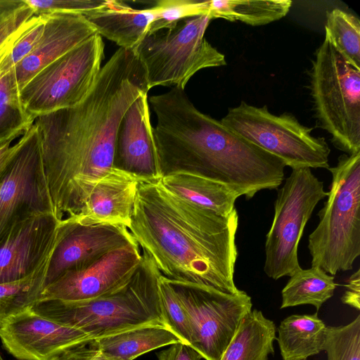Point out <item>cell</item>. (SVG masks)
I'll list each match as a JSON object with an SVG mask.
<instances>
[{
  "label": "cell",
  "instance_id": "obj_17",
  "mask_svg": "<svg viewBox=\"0 0 360 360\" xmlns=\"http://www.w3.org/2000/svg\"><path fill=\"white\" fill-rule=\"evenodd\" d=\"M153 129L148 93H144L129 106L120 122L115 166L142 177L162 176Z\"/></svg>",
  "mask_w": 360,
  "mask_h": 360
},
{
  "label": "cell",
  "instance_id": "obj_32",
  "mask_svg": "<svg viewBox=\"0 0 360 360\" xmlns=\"http://www.w3.org/2000/svg\"><path fill=\"white\" fill-rule=\"evenodd\" d=\"M44 22V15H34L27 21L10 51L0 60V78L33 51L43 33Z\"/></svg>",
  "mask_w": 360,
  "mask_h": 360
},
{
  "label": "cell",
  "instance_id": "obj_5",
  "mask_svg": "<svg viewBox=\"0 0 360 360\" xmlns=\"http://www.w3.org/2000/svg\"><path fill=\"white\" fill-rule=\"evenodd\" d=\"M319 221L309 236L311 266L331 276L351 270L360 255V152L339 157Z\"/></svg>",
  "mask_w": 360,
  "mask_h": 360
},
{
  "label": "cell",
  "instance_id": "obj_2",
  "mask_svg": "<svg viewBox=\"0 0 360 360\" xmlns=\"http://www.w3.org/2000/svg\"><path fill=\"white\" fill-rule=\"evenodd\" d=\"M160 176L139 181L128 229L134 239L167 278L237 293L236 209L222 216L199 207L168 190Z\"/></svg>",
  "mask_w": 360,
  "mask_h": 360
},
{
  "label": "cell",
  "instance_id": "obj_33",
  "mask_svg": "<svg viewBox=\"0 0 360 360\" xmlns=\"http://www.w3.org/2000/svg\"><path fill=\"white\" fill-rule=\"evenodd\" d=\"M155 18L148 32H153L175 25L179 20L200 15V1L195 0H161L152 6Z\"/></svg>",
  "mask_w": 360,
  "mask_h": 360
},
{
  "label": "cell",
  "instance_id": "obj_39",
  "mask_svg": "<svg viewBox=\"0 0 360 360\" xmlns=\"http://www.w3.org/2000/svg\"><path fill=\"white\" fill-rule=\"evenodd\" d=\"M11 143L8 141L0 145V176L15 148V144L11 146Z\"/></svg>",
  "mask_w": 360,
  "mask_h": 360
},
{
  "label": "cell",
  "instance_id": "obj_24",
  "mask_svg": "<svg viewBox=\"0 0 360 360\" xmlns=\"http://www.w3.org/2000/svg\"><path fill=\"white\" fill-rule=\"evenodd\" d=\"M292 6L290 0H210L200 1L201 15L211 20L223 18L258 26L285 16Z\"/></svg>",
  "mask_w": 360,
  "mask_h": 360
},
{
  "label": "cell",
  "instance_id": "obj_37",
  "mask_svg": "<svg viewBox=\"0 0 360 360\" xmlns=\"http://www.w3.org/2000/svg\"><path fill=\"white\" fill-rule=\"evenodd\" d=\"M158 360H201L202 356L188 345L179 342L170 345L169 347L160 351Z\"/></svg>",
  "mask_w": 360,
  "mask_h": 360
},
{
  "label": "cell",
  "instance_id": "obj_21",
  "mask_svg": "<svg viewBox=\"0 0 360 360\" xmlns=\"http://www.w3.org/2000/svg\"><path fill=\"white\" fill-rule=\"evenodd\" d=\"M160 181L168 190L187 202L222 216L231 213L240 197L226 185L186 169L167 172L160 176Z\"/></svg>",
  "mask_w": 360,
  "mask_h": 360
},
{
  "label": "cell",
  "instance_id": "obj_9",
  "mask_svg": "<svg viewBox=\"0 0 360 360\" xmlns=\"http://www.w3.org/2000/svg\"><path fill=\"white\" fill-rule=\"evenodd\" d=\"M328 196L323 184L310 168H293L277 189L274 215L266 236L264 271L278 280L301 267L298 245L304 227L318 202Z\"/></svg>",
  "mask_w": 360,
  "mask_h": 360
},
{
  "label": "cell",
  "instance_id": "obj_3",
  "mask_svg": "<svg viewBox=\"0 0 360 360\" xmlns=\"http://www.w3.org/2000/svg\"><path fill=\"white\" fill-rule=\"evenodd\" d=\"M156 115L153 129L162 174L186 169L211 179L247 200L277 189L285 164L198 110L184 90L172 87L148 99Z\"/></svg>",
  "mask_w": 360,
  "mask_h": 360
},
{
  "label": "cell",
  "instance_id": "obj_34",
  "mask_svg": "<svg viewBox=\"0 0 360 360\" xmlns=\"http://www.w3.org/2000/svg\"><path fill=\"white\" fill-rule=\"evenodd\" d=\"M34 15L25 0H11L0 10V49Z\"/></svg>",
  "mask_w": 360,
  "mask_h": 360
},
{
  "label": "cell",
  "instance_id": "obj_35",
  "mask_svg": "<svg viewBox=\"0 0 360 360\" xmlns=\"http://www.w3.org/2000/svg\"><path fill=\"white\" fill-rule=\"evenodd\" d=\"M34 15L55 13H84L105 4L107 0H25Z\"/></svg>",
  "mask_w": 360,
  "mask_h": 360
},
{
  "label": "cell",
  "instance_id": "obj_7",
  "mask_svg": "<svg viewBox=\"0 0 360 360\" xmlns=\"http://www.w3.org/2000/svg\"><path fill=\"white\" fill-rule=\"evenodd\" d=\"M210 20L207 15L188 17L145 35L133 50L145 68L150 89L162 86L184 90L199 70L226 64L224 55L204 37Z\"/></svg>",
  "mask_w": 360,
  "mask_h": 360
},
{
  "label": "cell",
  "instance_id": "obj_8",
  "mask_svg": "<svg viewBox=\"0 0 360 360\" xmlns=\"http://www.w3.org/2000/svg\"><path fill=\"white\" fill-rule=\"evenodd\" d=\"M220 121L292 169L329 167L330 149L325 139L314 136L312 128L301 124L290 113L276 115L266 105L257 107L241 101L229 108Z\"/></svg>",
  "mask_w": 360,
  "mask_h": 360
},
{
  "label": "cell",
  "instance_id": "obj_4",
  "mask_svg": "<svg viewBox=\"0 0 360 360\" xmlns=\"http://www.w3.org/2000/svg\"><path fill=\"white\" fill-rule=\"evenodd\" d=\"M160 271L143 252L141 265L124 287L83 302L40 300L30 309L56 322L99 339L136 327L165 325L158 288Z\"/></svg>",
  "mask_w": 360,
  "mask_h": 360
},
{
  "label": "cell",
  "instance_id": "obj_42",
  "mask_svg": "<svg viewBox=\"0 0 360 360\" xmlns=\"http://www.w3.org/2000/svg\"><path fill=\"white\" fill-rule=\"evenodd\" d=\"M0 360H4L2 356H1V354H0Z\"/></svg>",
  "mask_w": 360,
  "mask_h": 360
},
{
  "label": "cell",
  "instance_id": "obj_10",
  "mask_svg": "<svg viewBox=\"0 0 360 360\" xmlns=\"http://www.w3.org/2000/svg\"><path fill=\"white\" fill-rule=\"evenodd\" d=\"M104 47L96 34L41 70L20 91L27 112L35 119L82 101L101 69Z\"/></svg>",
  "mask_w": 360,
  "mask_h": 360
},
{
  "label": "cell",
  "instance_id": "obj_20",
  "mask_svg": "<svg viewBox=\"0 0 360 360\" xmlns=\"http://www.w3.org/2000/svg\"><path fill=\"white\" fill-rule=\"evenodd\" d=\"M101 37L115 42L120 48L134 49L148 33L154 20L152 7L135 9L118 0L83 15Z\"/></svg>",
  "mask_w": 360,
  "mask_h": 360
},
{
  "label": "cell",
  "instance_id": "obj_22",
  "mask_svg": "<svg viewBox=\"0 0 360 360\" xmlns=\"http://www.w3.org/2000/svg\"><path fill=\"white\" fill-rule=\"evenodd\" d=\"M326 326L313 314H292L281 321L278 342L283 360H307L323 351Z\"/></svg>",
  "mask_w": 360,
  "mask_h": 360
},
{
  "label": "cell",
  "instance_id": "obj_12",
  "mask_svg": "<svg viewBox=\"0 0 360 360\" xmlns=\"http://www.w3.org/2000/svg\"><path fill=\"white\" fill-rule=\"evenodd\" d=\"M169 281L188 319L190 347L205 360H220L242 319L252 310L251 297L240 290L229 294L207 286Z\"/></svg>",
  "mask_w": 360,
  "mask_h": 360
},
{
  "label": "cell",
  "instance_id": "obj_25",
  "mask_svg": "<svg viewBox=\"0 0 360 360\" xmlns=\"http://www.w3.org/2000/svg\"><path fill=\"white\" fill-rule=\"evenodd\" d=\"M96 340L103 352L122 360H134L152 350L181 342L160 324L136 327Z\"/></svg>",
  "mask_w": 360,
  "mask_h": 360
},
{
  "label": "cell",
  "instance_id": "obj_13",
  "mask_svg": "<svg viewBox=\"0 0 360 360\" xmlns=\"http://www.w3.org/2000/svg\"><path fill=\"white\" fill-rule=\"evenodd\" d=\"M142 261L143 253L136 242L115 248L65 273L44 288L38 301L83 302L109 295L129 283Z\"/></svg>",
  "mask_w": 360,
  "mask_h": 360
},
{
  "label": "cell",
  "instance_id": "obj_6",
  "mask_svg": "<svg viewBox=\"0 0 360 360\" xmlns=\"http://www.w3.org/2000/svg\"><path fill=\"white\" fill-rule=\"evenodd\" d=\"M313 110L320 127L347 155L360 152V70L325 32L309 72Z\"/></svg>",
  "mask_w": 360,
  "mask_h": 360
},
{
  "label": "cell",
  "instance_id": "obj_38",
  "mask_svg": "<svg viewBox=\"0 0 360 360\" xmlns=\"http://www.w3.org/2000/svg\"><path fill=\"white\" fill-rule=\"evenodd\" d=\"M346 290L341 297L342 303L357 311L360 310V269H358L348 280Z\"/></svg>",
  "mask_w": 360,
  "mask_h": 360
},
{
  "label": "cell",
  "instance_id": "obj_18",
  "mask_svg": "<svg viewBox=\"0 0 360 360\" xmlns=\"http://www.w3.org/2000/svg\"><path fill=\"white\" fill-rule=\"evenodd\" d=\"M43 33L33 51L13 68L19 90L41 70L97 34L79 13L44 14Z\"/></svg>",
  "mask_w": 360,
  "mask_h": 360
},
{
  "label": "cell",
  "instance_id": "obj_1",
  "mask_svg": "<svg viewBox=\"0 0 360 360\" xmlns=\"http://www.w3.org/2000/svg\"><path fill=\"white\" fill-rule=\"evenodd\" d=\"M149 90L145 68L134 51L119 48L82 101L35 118L58 220L76 216L95 184L115 166L122 117Z\"/></svg>",
  "mask_w": 360,
  "mask_h": 360
},
{
  "label": "cell",
  "instance_id": "obj_14",
  "mask_svg": "<svg viewBox=\"0 0 360 360\" xmlns=\"http://www.w3.org/2000/svg\"><path fill=\"white\" fill-rule=\"evenodd\" d=\"M133 243L136 241L132 235L122 226L84 225L69 217L60 220L48 261L44 288L65 273L84 266L115 248Z\"/></svg>",
  "mask_w": 360,
  "mask_h": 360
},
{
  "label": "cell",
  "instance_id": "obj_31",
  "mask_svg": "<svg viewBox=\"0 0 360 360\" xmlns=\"http://www.w3.org/2000/svg\"><path fill=\"white\" fill-rule=\"evenodd\" d=\"M158 295L165 326L182 342L191 345V333L188 319L169 280L161 274L158 280Z\"/></svg>",
  "mask_w": 360,
  "mask_h": 360
},
{
  "label": "cell",
  "instance_id": "obj_26",
  "mask_svg": "<svg viewBox=\"0 0 360 360\" xmlns=\"http://www.w3.org/2000/svg\"><path fill=\"white\" fill-rule=\"evenodd\" d=\"M336 284L334 276L317 266L300 268L290 276L281 291V309L303 304L313 305L318 311L333 297Z\"/></svg>",
  "mask_w": 360,
  "mask_h": 360
},
{
  "label": "cell",
  "instance_id": "obj_41",
  "mask_svg": "<svg viewBox=\"0 0 360 360\" xmlns=\"http://www.w3.org/2000/svg\"><path fill=\"white\" fill-rule=\"evenodd\" d=\"M8 1H0V10L7 5Z\"/></svg>",
  "mask_w": 360,
  "mask_h": 360
},
{
  "label": "cell",
  "instance_id": "obj_16",
  "mask_svg": "<svg viewBox=\"0 0 360 360\" xmlns=\"http://www.w3.org/2000/svg\"><path fill=\"white\" fill-rule=\"evenodd\" d=\"M59 222L54 214L39 215L0 240V284L28 278L48 262Z\"/></svg>",
  "mask_w": 360,
  "mask_h": 360
},
{
  "label": "cell",
  "instance_id": "obj_28",
  "mask_svg": "<svg viewBox=\"0 0 360 360\" xmlns=\"http://www.w3.org/2000/svg\"><path fill=\"white\" fill-rule=\"evenodd\" d=\"M47 264L48 262L28 278L0 284V324L10 316L30 308L39 300Z\"/></svg>",
  "mask_w": 360,
  "mask_h": 360
},
{
  "label": "cell",
  "instance_id": "obj_30",
  "mask_svg": "<svg viewBox=\"0 0 360 360\" xmlns=\"http://www.w3.org/2000/svg\"><path fill=\"white\" fill-rule=\"evenodd\" d=\"M323 351L327 360H360V315L340 326H326Z\"/></svg>",
  "mask_w": 360,
  "mask_h": 360
},
{
  "label": "cell",
  "instance_id": "obj_36",
  "mask_svg": "<svg viewBox=\"0 0 360 360\" xmlns=\"http://www.w3.org/2000/svg\"><path fill=\"white\" fill-rule=\"evenodd\" d=\"M51 360H122L103 352L96 339L87 338L63 350Z\"/></svg>",
  "mask_w": 360,
  "mask_h": 360
},
{
  "label": "cell",
  "instance_id": "obj_40",
  "mask_svg": "<svg viewBox=\"0 0 360 360\" xmlns=\"http://www.w3.org/2000/svg\"><path fill=\"white\" fill-rule=\"evenodd\" d=\"M27 22L24 25V26L22 27V29L15 35L13 36L6 44H5L1 49H0V60L2 59L5 55L10 51L11 49L13 44L18 37V36L20 34L23 29L25 28Z\"/></svg>",
  "mask_w": 360,
  "mask_h": 360
},
{
  "label": "cell",
  "instance_id": "obj_29",
  "mask_svg": "<svg viewBox=\"0 0 360 360\" xmlns=\"http://www.w3.org/2000/svg\"><path fill=\"white\" fill-rule=\"evenodd\" d=\"M325 32L335 47L355 68L360 70V21L340 8L326 14Z\"/></svg>",
  "mask_w": 360,
  "mask_h": 360
},
{
  "label": "cell",
  "instance_id": "obj_11",
  "mask_svg": "<svg viewBox=\"0 0 360 360\" xmlns=\"http://www.w3.org/2000/svg\"><path fill=\"white\" fill-rule=\"evenodd\" d=\"M49 213L53 206L34 124L15 144L0 176V240L25 221Z\"/></svg>",
  "mask_w": 360,
  "mask_h": 360
},
{
  "label": "cell",
  "instance_id": "obj_15",
  "mask_svg": "<svg viewBox=\"0 0 360 360\" xmlns=\"http://www.w3.org/2000/svg\"><path fill=\"white\" fill-rule=\"evenodd\" d=\"M0 338L4 347L19 360H51L66 348L90 338L29 308L0 324Z\"/></svg>",
  "mask_w": 360,
  "mask_h": 360
},
{
  "label": "cell",
  "instance_id": "obj_27",
  "mask_svg": "<svg viewBox=\"0 0 360 360\" xmlns=\"http://www.w3.org/2000/svg\"><path fill=\"white\" fill-rule=\"evenodd\" d=\"M34 120L22 104L13 68L0 78V145L23 135Z\"/></svg>",
  "mask_w": 360,
  "mask_h": 360
},
{
  "label": "cell",
  "instance_id": "obj_23",
  "mask_svg": "<svg viewBox=\"0 0 360 360\" xmlns=\"http://www.w3.org/2000/svg\"><path fill=\"white\" fill-rule=\"evenodd\" d=\"M276 326L262 312L252 309L242 319L220 360H268L274 354Z\"/></svg>",
  "mask_w": 360,
  "mask_h": 360
},
{
  "label": "cell",
  "instance_id": "obj_19",
  "mask_svg": "<svg viewBox=\"0 0 360 360\" xmlns=\"http://www.w3.org/2000/svg\"><path fill=\"white\" fill-rule=\"evenodd\" d=\"M145 178L114 166L93 186L80 212L69 218L84 225L129 229L138 185Z\"/></svg>",
  "mask_w": 360,
  "mask_h": 360
}]
</instances>
